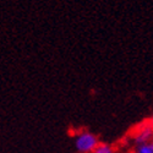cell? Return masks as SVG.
<instances>
[{"label":"cell","instance_id":"cell-2","mask_svg":"<svg viewBox=\"0 0 153 153\" xmlns=\"http://www.w3.org/2000/svg\"><path fill=\"white\" fill-rule=\"evenodd\" d=\"M132 138H134V142L137 146L152 143V141H153V124H152L151 119L141 123L135 127Z\"/></svg>","mask_w":153,"mask_h":153},{"label":"cell","instance_id":"cell-4","mask_svg":"<svg viewBox=\"0 0 153 153\" xmlns=\"http://www.w3.org/2000/svg\"><path fill=\"white\" fill-rule=\"evenodd\" d=\"M134 153H153V146L149 145H141L137 146Z\"/></svg>","mask_w":153,"mask_h":153},{"label":"cell","instance_id":"cell-6","mask_svg":"<svg viewBox=\"0 0 153 153\" xmlns=\"http://www.w3.org/2000/svg\"><path fill=\"white\" fill-rule=\"evenodd\" d=\"M151 145H152V146H153V141H152V143H151Z\"/></svg>","mask_w":153,"mask_h":153},{"label":"cell","instance_id":"cell-5","mask_svg":"<svg viewBox=\"0 0 153 153\" xmlns=\"http://www.w3.org/2000/svg\"><path fill=\"white\" fill-rule=\"evenodd\" d=\"M151 121H152V124H153V118H152V119H151Z\"/></svg>","mask_w":153,"mask_h":153},{"label":"cell","instance_id":"cell-1","mask_svg":"<svg viewBox=\"0 0 153 153\" xmlns=\"http://www.w3.org/2000/svg\"><path fill=\"white\" fill-rule=\"evenodd\" d=\"M98 145V137L92 132L82 131L75 136V147L80 153H93Z\"/></svg>","mask_w":153,"mask_h":153},{"label":"cell","instance_id":"cell-3","mask_svg":"<svg viewBox=\"0 0 153 153\" xmlns=\"http://www.w3.org/2000/svg\"><path fill=\"white\" fill-rule=\"evenodd\" d=\"M93 153H114V149L108 143H99L93 151Z\"/></svg>","mask_w":153,"mask_h":153}]
</instances>
